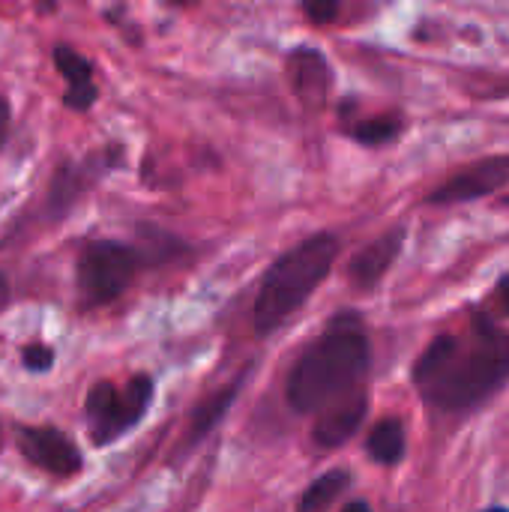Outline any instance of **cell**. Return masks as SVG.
I'll use <instances>...</instances> for the list:
<instances>
[{
	"instance_id": "cell-1",
	"label": "cell",
	"mask_w": 509,
	"mask_h": 512,
	"mask_svg": "<svg viewBox=\"0 0 509 512\" xmlns=\"http://www.w3.org/2000/svg\"><path fill=\"white\" fill-rule=\"evenodd\" d=\"M509 381V333L486 315L465 336H438L414 366V384L438 411H471Z\"/></svg>"
},
{
	"instance_id": "cell-2",
	"label": "cell",
	"mask_w": 509,
	"mask_h": 512,
	"mask_svg": "<svg viewBox=\"0 0 509 512\" xmlns=\"http://www.w3.org/2000/svg\"><path fill=\"white\" fill-rule=\"evenodd\" d=\"M369 339L363 321L351 312L336 315L288 375V402L300 414H315L354 393L369 372Z\"/></svg>"
},
{
	"instance_id": "cell-3",
	"label": "cell",
	"mask_w": 509,
	"mask_h": 512,
	"mask_svg": "<svg viewBox=\"0 0 509 512\" xmlns=\"http://www.w3.org/2000/svg\"><path fill=\"white\" fill-rule=\"evenodd\" d=\"M336 255L339 243L333 234H312L300 246L285 252L261 279L255 297V330L261 336L279 330L327 279Z\"/></svg>"
},
{
	"instance_id": "cell-4",
	"label": "cell",
	"mask_w": 509,
	"mask_h": 512,
	"mask_svg": "<svg viewBox=\"0 0 509 512\" xmlns=\"http://www.w3.org/2000/svg\"><path fill=\"white\" fill-rule=\"evenodd\" d=\"M147 264V252L120 240H90L81 246L75 261V288L84 309H99L120 300L141 267Z\"/></svg>"
},
{
	"instance_id": "cell-5",
	"label": "cell",
	"mask_w": 509,
	"mask_h": 512,
	"mask_svg": "<svg viewBox=\"0 0 509 512\" xmlns=\"http://www.w3.org/2000/svg\"><path fill=\"white\" fill-rule=\"evenodd\" d=\"M153 402V378L132 375L123 384L99 381L84 396V423L96 447H111L129 435Z\"/></svg>"
},
{
	"instance_id": "cell-6",
	"label": "cell",
	"mask_w": 509,
	"mask_h": 512,
	"mask_svg": "<svg viewBox=\"0 0 509 512\" xmlns=\"http://www.w3.org/2000/svg\"><path fill=\"white\" fill-rule=\"evenodd\" d=\"M117 159H120V147H105L99 153L57 165V171L48 183V192H45L42 213L48 219H66L69 210L87 195V189L96 186L117 165Z\"/></svg>"
},
{
	"instance_id": "cell-7",
	"label": "cell",
	"mask_w": 509,
	"mask_h": 512,
	"mask_svg": "<svg viewBox=\"0 0 509 512\" xmlns=\"http://www.w3.org/2000/svg\"><path fill=\"white\" fill-rule=\"evenodd\" d=\"M18 453L54 480H72L84 471V456L78 444L54 426H15Z\"/></svg>"
},
{
	"instance_id": "cell-8",
	"label": "cell",
	"mask_w": 509,
	"mask_h": 512,
	"mask_svg": "<svg viewBox=\"0 0 509 512\" xmlns=\"http://www.w3.org/2000/svg\"><path fill=\"white\" fill-rule=\"evenodd\" d=\"M509 183V156H486L432 189L429 204H465L486 198Z\"/></svg>"
},
{
	"instance_id": "cell-9",
	"label": "cell",
	"mask_w": 509,
	"mask_h": 512,
	"mask_svg": "<svg viewBox=\"0 0 509 512\" xmlns=\"http://www.w3.org/2000/svg\"><path fill=\"white\" fill-rule=\"evenodd\" d=\"M54 69L57 75L66 81L63 90V105L75 114H87L96 99H99V87H96V72H93V60L84 57L81 51H75L69 42H57L54 51Z\"/></svg>"
},
{
	"instance_id": "cell-10",
	"label": "cell",
	"mask_w": 509,
	"mask_h": 512,
	"mask_svg": "<svg viewBox=\"0 0 509 512\" xmlns=\"http://www.w3.org/2000/svg\"><path fill=\"white\" fill-rule=\"evenodd\" d=\"M288 84L294 90V96L309 108V111H321L327 105L330 87H333V75L330 66L324 60L321 51L315 48H297L288 57Z\"/></svg>"
},
{
	"instance_id": "cell-11",
	"label": "cell",
	"mask_w": 509,
	"mask_h": 512,
	"mask_svg": "<svg viewBox=\"0 0 509 512\" xmlns=\"http://www.w3.org/2000/svg\"><path fill=\"white\" fill-rule=\"evenodd\" d=\"M402 246H405V228H393V231L381 234L378 240H372L369 246H363V249L351 258V264H348V279H351V285L360 288V291L375 288V285L384 279V273L396 264Z\"/></svg>"
},
{
	"instance_id": "cell-12",
	"label": "cell",
	"mask_w": 509,
	"mask_h": 512,
	"mask_svg": "<svg viewBox=\"0 0 509 512\" xmlns=\"http://www.w3.org/2000/svg\"><path fill=\"white\" fill-rule=\"evenodd\" d=\"M366 411H369L366 393L354 390V393L342 396L339 402H333L330 408H324L321 420L315 423V429H312L315 444L324 447V450L342 447L360 429V423L366 420Z\"/></svg>"
},
{
	"instance_id": "cell-13",
	"label": "cell",
	"mask_w": 509,
	"mask_h": 512,
	"mask_svg": "<svg viewBox=\"0 0 509 512\" xmlns=\"http://www.w3.org/2000/svg\"><path fill=\"white\" fill-rule=\"evenodd\" d=\"M237 387H240V384H228L225 390L210 393V396L192 411V417H189V432H186V438H183L186 447L198 444V441L225 417V411L231 408V402H234V396H237Z\"/></svg>"
},
{
	"instance_id": "cell-14",
	"label": "cell",
	"mask_w": 509,
	"mask_h": 512,
	"mask_svg": "<svg viewBox=\"0 0 509 512\" xmlns=\"http://www.w3.org/2000/svg\"><path fill=\"white\" fill-rule=\"evenodd\" d=\"M405 447H408V438H405V426L396 420V417H390V420H381L375 429H372V435H369V441H366V450H369V456L378 462V465H396V462H402V456H405Z\"/></svg>"
},
{
	"instance_id": "cell-15",
	"label": "cell",
	"mask_w": 509,
	"mask_h": 512,
	"mask_svg": "<svg viewBox=\"0 0 509 512\" xmlns=\"http://www.w3.org/2000/svg\"><path fill=\"white\" fill-rule=\"evenodd\" d=\"M351 486V477L348 471H330L324 477H318L300 498V507L297 512H324L345 489Z\"/></svg>"
},
{
	"instance_id": "cell-16",
	"label": "cell",
	"mask_w": 509,
	"mask_h": 512,
	"mask_svg": "<svg viewBox=\"0 0 509 512\" xmlns=\"http://www.w3.org/2000/svg\"><path fill=\"white\" fill-rule=\"evenodd\" d=\"M402 132V120L399 117H369V120H357V126L348 129V135L366 147H381L390 144L396 135Z\"/></svg>"
},
{
	"instance_id": "cell-17",
	"label": "cell",
	"mask_w": 509,
	"mask_h": 512,
	"mask_svg": "<svg viewBox=\"0 0 509 512\" xmlns=\"http://www.w3.org/2000/svg\"><path fill=\"white\" fill-rule=\"evenodd\" d=\"M54 360H57V357H54V348H48L45 342H30V345L21 348V366H24L27 372H36V375L51 372Z\"/></svg>"
},
{
	"instance_id": "cell-18",
	"label": "cell",
	"mask_w": 509,
	"mask_h": 512,
	"mask_svg": "<svg viewBox=\"0 0 509 512\" xmlns=\"http://www.w3.org/2000/svg\"><path fill=\"white\" fill-rule=\"evenodd\" d=\"M300 6L312 24H330L339 15V0H303Z\"/></svg>"
},
{
	"instance_id": "cell-19",
	"label": "cell",
	"mask_w": 509,
	"mask_h": 512,
	"mask_svg": "<svg viewBox=\"0 0 509 512\" xmlns=\"http://www.w3.org/2000/svg\"><path fill=\"white\" fill-rule=\"evenodd\" d=\"M9 135H12V105H9V99L0 93V150L6 147Z\"/></svg>"
},
{
	"instance_id": "cell-20",
	"label": "cell",
	"mask_w": 509,
	"mask_h": 512,
	"mask_svg": "<svg viewBox=\"0 0 509 512\" xmlns=\"http://www.w3.org/2000/svg\"><path fill=\"white\" fill-rule=\"evenodd\" d=\"M495 297H498V303H501L504 315H509V276H504V279L498 282V288H495Z\"/></svg>"
},
{
	"instance_id": "cell-21",
	"label": "cell",
	"mask_w": 509,
	"mask_h": 512,
	"mask_svg": "<svg viewBox=\"0 0 509 512\" xmlns=\"http://www.w3.org/2000/svg\"><path fill=\"white\" fill-rule=\"evenodd\" d=\"M9 300H12V285H9V276L0 270V312L9 306Z\"/></svg>"
},
{
	"instance_id": "cell-22",
	"label": "cell",
	"mask_w": 509,
	"mask_h": 512,
	"mask_svg": "<svg viewBox=\"0 0 509 512\" xmlns=\"http://www.w3.org/2000/svg\"><path fill=\"white\" fill-rule=\"evenodd\" d=\"M342 512H372L369 510V504H363V501H354V504H348Z\"/></svg>"
},
{
	"instance_id": "cell-23",
	"label": "cell",
	"mask_w": 509,
	"mask_h": 512,
	"mask_svg": "<svg viewBox=\"0 0 509 512\" xmlns=\"http://www.w3.org/2000/svg\"><path fill=\"white\" fill-rule=\"evenodd\" d=\"M54 6H57V0H39V9H42V12H51Z\"/></svg>"
},
{
	"instance_id": "cell-24",
	"label": "cell",
	"mask_w": 509,
	"mask_h": 512,
	"mask_svg": "<svg viewBox=\"0 0 509 512\" xmlns=\"http://www.w3.org/2000/svg\"><path fill=\"white\" fill-rule=\"evenodd\" d=\"M168 3H174V6H186V3H192V0H168Z\"/></svg>"
},
{
	"instance_id": "cell-25",
	"label": "cell",
	"mask_w": 509,
	"mask_h": 512,
	"mask_svg": "<svg viewBox=\"0 0 509 512\" xmlns=\"http://www.w3.org/2000/svg\"><path fill=\"white\" fill-rule=\"evenodd\" d=\"M486 512H509V510H486Z\"/></svg>"
}]
</instances>
